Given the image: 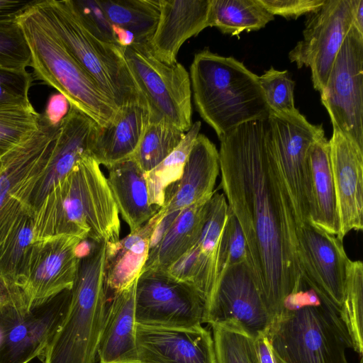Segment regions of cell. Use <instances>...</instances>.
<instances>
[{"instance_id": "6da1fadb", "label": "cell", "mask_w": 363, "mask_h": 363, "mask_svg": "<svg viewBox=\"0 0 363 363\" xmlns=\"http://www.w3.org/2000/svg\"><path fill=\"white\" fill-rule=\"evenodd\" d=\"M267 119L242 123L220 140V186L243 233L247 263L271 320L306 286L296 224L267 138Z\"/></svg>"}, {"instance_id": "7a4b0ae2", "label": "cell", "mask_w": 363, "mask_h": 363, "mask_svg": "<svg viewBox=\"0 0 363 363\" xmlns=\"http://www.w3.org/2000/svg\"><path fill=\"white\" fill-rule=\"evenodd\" d=\"M34 241L72 235L93 242L120 239L119 213L98 162L86 155L45 195L32 213Z\"/></svg>"}, {"instance_id": "3957f363", "label": "cell", "mask_w": 363, "mask_h": 363, "mask_svg": "<svg viewBox=\"0 0 363 363\" xmlns=\"http://www.w3.org/2000/svg\"><path fill=\"white\" fill-rule=\"evenodd\" d=\"M189 77L196 109L219 139L270 114L259 76L233 57L205 48L194 55Z\"/></svg>"}, {"instance_id": "277c9868", "label": "cell", "mask_w": 363, "mask_h": 363, "mask_svg": "<svg viewBox=\"0 0 363 363\" xmlns=\"http://www.w3.org/2000/svg\"><path fill=\"white\" fill-rule=\"evenodd\" d=\"M106 244L91 242L79 254L67 311L40 357L43 363H94L107 309Z\"/></svg>"}, {"instance_id": "5b68a950", "label": "cell", "mask_w": 363, "mask_h": 363, "mask_svg": "<svg viewBox=\"0 0 363 363\" xmlns=\"http://www.w3.org/2000/svg\"><path fill=\"white\" fill-rule=\"evenodd\" d=\"M36 4L17 20L30 49L33 79L55 89L99 126L110 125L119 110L68 52Z\"/></svg>"}, {"instance_id": "8992f818", "label": "cell", "mask_w": 363, "mask_h": 363, "mask_svg": "<svg viewBox=\"0 0 363 363\" xmlns=\"http://www.w3.org/2000/svg\"><path fill=\"white\" fill-rule=\"evenodd\" d=\"M36 6L68 52L118 110L137 102L145 104L121 48L91 34L71 0H39Z\"/></svg>"}, {"instance_id": "52a82bcc", "label": "cell", "mask_w": 363, "mask_h": 363, "mask_svg": "<svg viewBox=\"0 0 363 363\" xmlns=\"http://www.w3.org/2000/svg\"><path fill=\"white\" fill-rule=\"evenodd\" d=\"M268 339L286 363H348L352 343L339 313L323 302L284 309L266 330Z\"/></svg>"}, {"instance_id": "ba28073f", "label": "cell", "mask_w": 363, "mask_h": 363, "mask_svg": "<svg viewBox=\"0 0 363 363\" xmlns=\"http://www.w3.org/2000/svg\"><path fill=\"white\" fill-rule=\"evenodd\" d=\"M132 77L149 111L150 122H163L186 133L192 125L189 74L177 62L157 60L148 43L121 47Z\"/></svg>"}, {"instance_id": "9c48e42d", "label": "cell", "mask_w": 363, "mask_h": 363, "mask_svg": "<svg viewBox=\"0 0 363 363\" xmlns=\"http://www.w3.org/2000/svg\"><path fill=\"white\" fill-rule=\"evenodd\" d=\"M325 136L321 125L308 121L298 110L270 112L267 138L286 189L296 228L308 222V155L313 145Z\"/></svg>"}, {"instance_id": "30bf717a", "label": "cell", "mask_w": 363, "mask_h": 363, "mask_svg": "<svg viewBox=\"0 0 363 363\" xmlns=\"http://www.w3.org/2000/svg\"><path fill=\"white\" fill-rule=\"evenodd\" d=\"M71 290L28 310L10 300L0 308V363H28L41 357L67 311Z\"/></svg>"}, {"instance_id": "8fae6325", "label": "cell", "mask_w": 363, "mask_h": 363, "mask_svg": "<svg viewBox=\"0 0 363 363\" xmlns=\"http://www.w3.org/2000/svg\"><path fill=\"white\" fill-rule=\"evenodd\" d=\"M58 128L41 116L37 133L0 158V241L23 212L32 211L31 198Z\"/></svg>"}, {"instance_id": "7c38bea8", "label": "cell", "mask_w": 363, "mask_h": 363, "mask_svg": "<svg viewBox=\"0 0 363 363\" xmlns=\"http://www.w3.org/2000/svg\"><path fill=\"white\" fill-rule=\"evenodd\" d=\"M320 94L333 128L363 149V34L354 26Z\"/></svg>"}, {"instance_id": "4fadbf2b", "label": "cell", "mask_w": 363, "mask_h": 363, "mask_svg": "<svg viewBox=\"0 0 363 363\" xmlns=\"http://www.w3.org/2000/svg\"><path fill=\"white\" fill-rule=\"evenodd\" d=\"M205 302L191 285L165 272L145 269L137 279L135 294L136 324L190 328L201 325Z\"/></svg>"}, {"instance_id": "5bb4252c", "label": "cell", "mask_w": 363, "mask_h": 363, "mask_svg": "<svg viewBox=\"0 0 363 363\" xmlns=\"http://www.w3.org/2000/svg\"><path fill=\"white\" fill-rule=\"evenodd\" d=\"M353 26L351 0H325L307 14L303 39L289 53L298 68L310 67L313 88L320 92L337 53Z\"/></svg>"}, {"instance_id": "9a60e30c", "label": "cell", "mask_w": 363, "mask_h": 363, "mask_svg": "<svg viewBox=\"0 0 363 363\" xmlns=\"http://www.w3.org/2000/svg\"><path fill=\"white\" fill-rule=\"evenodd\" d=\"M82 240L72 235H57L34 241L17 286L27 309L40 306L66 290L76 277Z\"/></svg>"}, {"instance_id": "2e32d148", "label": "cell", "mask_w": 363, "mask_h": 363, "mask_svg": "<svg viewBox=\"0 0 363 363\" xmlns=\"http://www.w3.org/2000/svg\"><path fill=\"white\" fill-rule=\"evenodd\" d=\"M295 232L303 281L339 313L350 261L342 240L308 221L298 225Z\"/></svg>"}, {"instance_id": "e0dca14e", "label": "cell", "mask_w": 363, "mask_h": 363, "mask_svg": "<svg viewBox=\"0 0 363 363\" xmlns=\"http://www.w3.org/2000/svg\"><path fill=\"white\" fill-rule=\"evenodd\" d=\"M233 322L256 336L271 318L247 262L227 267L204 308L202 323Z\"/></svg>"}, {"instance_id": "ac0fdd59", "label": "cell", "mask_w": 363, "mask_h": 363, "mask_svg": "<svg viewBox=\"0 0 363 363\" xmlns=\"http://www.w3.org/2000/svg\"><path fill=\"white\" fill-rule=\"evenodd\" d=\"M333 128L328 142L340 224L336 236L342 240L363 228V149Z\"/></svg>"}, {"instance_id": "d6986e66", "label": "cell", "mask_w": 363, "mask_h": 363, "mask_svg": "<svg viewBox=\"0 0 363 363\" xmlns=\"http://www.w3.org/2000/svg\"><path fill=\"white\" fill-rule=\"evenodd\" d=\"M139 363H216L213 337L202 325L190 328L136 324Z\"/></svg>"}, {"instance_id": "ffe728a7", "label": "cell", "mask_w": 363, "mask_h": 363, "mask_svg": "<svg viewBox=\"0 0 363 363\" xmlns=\"http://www.w3.org/2000/svg\"><path fill=\"white\" fill-rule=\"evenodd\" d=\"M98 127L89 116L70 106L59 126L42 177L34 189L30 201L32 213L79 160L91 155Z\"/></svg>"}, {"instance_id": "44dd1931", "label": "cell", "mask_w": 363, "mask_h": 363, "mask_svg": "<svg viewBox=\"0 0 363 363\" xmlns=\"http://www.w3.org/2000/svg\"><path fill=\"white\" fill-rule=\"evenodd\" d=\"M220 172L219 153L203 134L196 138L181 177L165 191L164 205L158 211L163 218L195 203L209 200Z\"/></svg>"}, {"instance_id": "7402d4cb", "label": "cell", "mask_w": 363, "mask_h": 363, "mask_svg": "<svg viewBox=\"0 0 363 363\" xmlns=\"http://www.w3.org/2000/svg\"><path fill=\"white\" fill-rule=\"evenodd\" d=\"M160 13L148 45L152 55L168 65L177 63L183 43L208 26L211 0H160Z\"/></svg>"}, {"instance_id": "603a6c76", "label": "cell", "mask_w": 363, "mask_h": 363, "mask_svg": "<svg viewBox=\"0 0 363 363\" xmlns=\"http://www.w3.org/2000/svg\"><path fill=\"white\" fill-rule=\"evenodd\" d=\"M228 217V205L223 194L214 191L208 201L206 218L198 242L194 245L191 285L205 302L211 300L223 272L222 238Z\"/></svg>"}, {"instance_id": "cb8c5ba5", "label": "cell", "mask_w": 363, "mask_h": 363, "mask_svg": "<svg viewBox=\"0 0 363 363\" xmlns=\"http://www.w3.org/2000/svg\"><path fill=\"white\" fill-rule=\"evenodd\" d=\"M137 279L128 287L113 293L106 309L97 350L101 363H139L135 314Z\"/></svg>"}, {"instance_id": "d4e9b609", "label": "cell", "mask_w": 363, "mask_h": 363, "mask_svg": "<svg viewBox=\"0 0 363 363\" xmlns=\"http://www.w3.org/2000/svg\"><path fill=\"white\" fill-rule=\"evenodd\" d=\"M162 220L157 211L139 228L122 239L106 244L105 285L113 293L130 286L142 273L152 235Z\"/></svg>"}, {"instance_id": "484cf974", "label": "cell", "mask_w": 363, "mask_h": 363, "mask_svg": "<svg viewBox=\"0 0 363 363\" xmlns=\"http://www.w3.org/2000/svg\"><path fill=\"white\" fill-rule=\"evenodd\" d=\"M149 123V111L144 103H134L119 110L112 124L98 127L91 156L106 168L131 157Z\"/></svg>"}, {"instance_id": "4316f807", "label": "cell", "mask_w": 363, "mask_h": 363, "mask_svg": "<svg viewBox=\"0 0 363 363\" xmlns=\"http://www.w3.org/2000/svg\"><path fill=\"white\" fill-rule=\"evenodd\" d=\"M108 187L118 213L133 231L160 210L151 205L146 173L131 157L107 167Z\"/></svg>"}, {"instance_id": "83f0119b", "label": "cell", "mask_w": 363, "mask_h": 363, "mask_svg": "<svg viewBox=\"0 0 363 363\" xmlns=\"http://www.w3.org/2000/svg\"><path fill=\"white\" fill-rule=\"evenodd\" d=\"M308 222L337 235L340 230L333 179L329 142L324 136L311 147L308 155Z\"/></svg>"}, {"instance_id": "f1b7e54d", "label": "cell", "mask_w": 363, "mask_h": 363, "mask_svg": "<svg viewBox=\"0 0 363 363\" xmlns=\"http://www.w3.org/2000/svg\"><path fill=\"white\" fill-rule=\"evenodd\" d=\"M209 200L179 212L159 241L150 248L143 270L164 271L198 242L206 220Z\"/></svg>"}, {"instance_id": "f546056e", "label": "cell", "mask_w": 363, "mask_h": 363, "mask_svg": "<svg viewBox=\"0 0 363 363\" xmlns=\"http://www.w3.org/2000/svg\"><path fill=\"white\" fill-rule=\"evenodd\" d=\"M274 19L258 0H211L208 26L224 34L239 35L243 31L263 28Z\"/></svg>"}, {"instance_id": "4dcf8cb0", "label": "cell", "mask_w": 363, "mask_h": 363, "mask_svg": "<svg viewBox=\"0 0 363 363\" xmlns=\"http://www.w3.org/2000/svg\"><path fill=\"white\" fill-rule=\"evenodd\" d=\"M112 25L131 32L135 43H149L158 23L160 0H98Z\"/></svg>"}, {"instance_id": "1f68e13d", "label": "cell", "mask_w": 363, "mask_h": 363, "mask_svg": "<svg viewBox=\"0 0 363 363\" xmlns=\"http://www.w3.org/2000/svg\"><path fill=\"white\" fill-rule=\"evenodd\" d=\"M33 242L32 211H27L17 218L0 241V279L6 284L17 286Z\"/></svg>"}, {"instance_id": "d6a6232c", "label": "cell", "mask_w": 363, "mask_h": 363, "mask_svg": "<svg viewBox=\"0 0 363 363\" xmlns=\"http://www.w3.org/2000/svg\"><path fill=\"white\" fill-rule=\"evenodd\" d=\"M201 123H192L179 145L159 164L146 173V181L151 205L160 208L164 203L165 191L182 176L184 166L199 134Z\"/></svg>"}, {"instance_id": "836d02e7", "label": "cell", "mask_w": 363, "mask_h": 363, "mask_svg": "<svg viewBox=\"0 0 363 363\" xmlns=\"http://www.w3.org/2000/svg\"><path fill=\"white\" fill-rule=\"evenodd\" d=\"M352 343V348L363 354V264L350 259L339 312Z\"/></svg>"}, {"instance_id": "e575fe53", "label": "cell", "mask_w": 363, "mask_h": 363, "mask_svg": "<svg viewBox=\"0 0 363 363\" xmlns=\"http://www.w3.org/2000/svg\"><path fill=\"white\" fill-rule=\"evenodd\" d=\"M211 326L216 363H259L255 335L233 322Z\"/></svg>"}, {"instance_id": "d590c367", "label": "cell", "mask_w": 363, "mask_h": 363, "mask_svg": "<svg viewBox=\"0 0 363 363\" xmlns=\"http://www.w3.org/2000/svg\"><path fill=\"white\" fill-rule=\"evenodd\" d=\"M184 135L168 123L150 122L131 158L147 173L179 145Z\"/></svg>"}, {"instance_id": "8d00e7d4", "label": "cell", "mask_w": 363, "mask_h": 363, "mask_svg": "<svg viewBox=\"0 0 363 363\" xmlns=\"http://www.w3.org/2000/svg\"><path fill=\"white\" fill-rule=\"evenodd\" d=\"M40 121L32 104L0 105V158L35 134Z\"/></svg>"}, {"instance_id": "74e56055", "label": "cell", "mask_w": 363, "mask_h": 363, "mask_svg": "<svg viewBox=\"0 0 363 363\" xmlns=\"http://www.w3.org/2000/svg\"><path fill=\"white\" fill-rule=\"evenodd\" d=\"M259 82L270 112L297 111L294 97L295 82L287 70L279 71L271 67L259 77Z\"/></svg>"}, {"instance_id": "f35d334b", "label": "cell", "mask_w": 363, "mask_h": 363, "mask_svg": "<svg viewBox=\"0 0 363 363\" xmlns=\"http://www.w3.org/2000/svg\"><path fill=\"white\" fill-rule=\"evenodd\" d=\"M30 64V49L17 21L1 24L0 67L26 69Z\"/></svg>"}, {"instance_id": "ab89813d", "label": "cell", "mask_w": 363, "mask_h": 363, "mask_svg": "<svg viewBox=\"0 0 363 363\" xmlns=\"http://www.w3.org/2000/svg\"><path fill=\"white\" fill-rule=\"evenodd\" d=\"M79 20L85 28L97 39L117 45L113 25L98 0H71Z\"/></svg>"}, {"instance_id": "60d3db41", "label": "cell", "mask_w": 363, "mask_h": 363, "mask_svg": "<svg viewBox=\"0 0 363 363\" xmlns=\"http://www.w3.org/2000/svg\"><path fill=\"white\" fill-rule=\"evenodd\" d=\"M33 79L26 69L0 67V105L31 104L29 91Z\"/></svg>"}, {"instance_id": "b9f144b4", "label": "cell", "mask_w": 363, "mask_h": 363, "mask_svg": "<svg viewBox=\"0 0 363 363\" xmlns=\"http://www.w3.org/2000/svg\"><path fill=\"white\" fill-rule=\"evenodd\" d=\"M221 252L223 272L228 267L240 264L247 260V245L243 233L229 207L228 217L222 238Z\"/></svg>"}, {"instance_id": "7bdbcfd3", "label": "cell", "mask_w": 363, "mask_h": 363, "mask_svg": "<svg viewBox=\"0 0 363 363\" xmlns=\"http://www.w3.org/2000/svg\"><path fill=\"white\" fill-rule=\"evenodd\" d=\"M325 0H258L274 16H281L286 19L299 16L318 10Z\"/></svg>"}, {"instance_id": "ee69618b", "label": "cell", "mask_w": 363, "mask_h": 363, "mask_svg": "<svg viewBox=\"0 0 363 363\" xmlns=\"http://www.w3.org/2000/svg\"><path fill=\"white\" fill-rule=\"evenodd\" d=\"M69 108L70 104L67 98L59 92L55 93L49 96L41 116L49 125L59 127L67 115Z\"/></svg>"}, {"instance_id": "f6af8a7d", "label": "cell", "mask_w": 363, "mask_h": 363, "mask_svg": "<svg viewBox=\"0 0 363 363\" xmlns=\"http://www.w3.org/2000/svg\"><path fill=\"white\" fill-rule=\"evenodd\" d=\"M38 0H0V25L16 22Z\"/></svg>"}, {"instance_id": "bcb514c9", "label": "cell", "mask_w": 363, "mask_h": 363, "mask_svg": "<svg viewBox=\"0 0 363 363\" xmlns=\"http://www.w3.org/2000/svg\"><path fill=\"white\" fill-rule=\"evenodd\" d=\"M255 346L259 363H286L272 346L266 330L255 336Z\"/></svg>"}, {"instance_id": "7dc6e473", "label": "cell", "mask_w": 363, "mask_h": 363, "mask_svg": "<svg viewBox=\"0 0 363 363\" xmlns=\"http://www.w3.org/2000/svg\"><path fill=\"white\" fill-rule=\"evenodd\" d=\"M10 300H20L26 303L23 293L18 286L9 285L0 279V308Z\"/></svg>"}, {"instance_id": "c3c4849f", "label": "cell", "mask_w": 363, "mask_h": 363, "mask_svg": "<svg viewBox=\"0 0 363 363\" xmlns=\"http://www.w3.org/2000/svg\"><path fill=\"white\" fill-rule=\"evenodd\" d=\"M354 27L363 34V0H351Z\"/></svg>"}, {"instance_id": "681fc988", "label": "cell", "mask_w": 363, "mask_h": 363, "mask_svg": "<svg viewBox=\"0 0 363 363\" xmlns=\"http://www.w3.org/2000/svg\"><path fill=\"white\" fill-rule=\"evenodd\" d=\"M113 29L117 45L120 47H128L135 42V36L131 32L114 25Z\"/></svg>"}, {"instance_id": "f907efd6", "label": "cell", "mask_w": 363, "mask_h": 363, "mask_svg": "<svg viewBox=\"0 0 363 363\" xmlns=\"http://www.w3.org/2000/svg\"><path fill=\"white\" fill-rule=\"evenodd\" d=\"M359 363H362V359L360 360Z\"/></svg>"}]
</instances>
